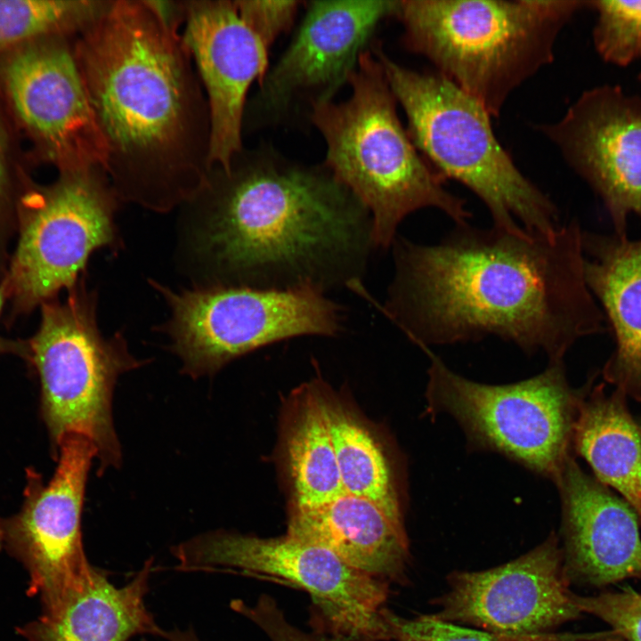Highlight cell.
I'll use <instances>...</instances> for the list:
<instances>
[{
    "mask_svg": "<svg viewBox=\"0 0 641 641\" xmlns=\"http://www.w3.org/2000/svg\"><path fill=\"white\" fill-rule=\"evenodd\" d=\"M95 310L93 293L44 302L41 324L29 345L51 442L56 448L69 434L89 439L100 475L121 462L111 414L117 378L142 361L130 354L121 335L107 338L101 333Z\"/></svg>",
    "mask_w": 641,
    "mask_h": 641,
    "instance_id": "52a82bcc",
    "label": "cell"
},
{
    "mask_svg": "<svg viewBox=\"0 0 641 641\" xmlns=\"http://www.w3.org/2000/svg\"><path fill=\"white\" fill-rule=\"evenodd\" d=\"M2 304H3V296H2V292H1V290H0V311H1V308H2Z\"/></svg>",
    "mask_w": 641,
    "mask_h": 641,
    "instance_id": "d6a6232c",
    "label": "cell"
},
{
    "mask_svg": "<svg viewBox=\"0 0 641 641\" xmlns=\"http://www.w3.org/2000/svg\"><path fill=\"white\" fill-rule=\"evenodd\" d=\"M183 41L205 87L210 118L209 166L230 167L242 150L247 91L268 69V51L235 1H183Z\"/></svg>",
    "mask_w": 641,
    "mask_h": 641,
    "instance_id": "e0dca14e",
    "label": "cell"
},
{
    "mask_svg": "<svg viewBox=\"0 0 641 641\" xmlns=\"http://www.w3.org/2000/svg\"><path fill=\"white\" fill-rule=\"evenodd\" d=\"M231 608L255 623L271 641H335L305 632L294 626L286 618L277 603L266 595L256 603L247 604L242 600H233Z\"/></svg>",
    "mask_w": 641,
    "mask_h": 641,
    "instance_id": "f546056e",
    "label": "cell"
},
{
    "mask_svg": "<svg viewBox=\"0 0 641 641\" xmlns=\"http://www.w3.org/2000/svg\"><path fill=\"white\" fill-rule=\"evenodd\" d=\"M58 463L48 483L28 468L20 510L0 515V550L20 562L29 595L42 609L81 587L94 566L84 551L81 514L87 474L97 450L86 437L69 434L56 447Z\"/></svg>",
    "mask_w": 641,
    "mask_h": 641,
    "instance_id": "8fae6325",
    "label": "cell"
},
{
    "mask_svg": "<svg viewBox=\"0 0 641 641\" xmlns=\"http://www.w3.org/2000/svg\"><path fill=\"white\" fill-rule=\"evenodd\" d=\"M287 534L385 582L406 577L410 551L402 516L369 499L343 492L320 506L293 507Z\"/></svg>",
    "mask_w": 641,
    "mask_h": 641,
    "instance_id": "d6986e66",
    "label": "cell"
},
{
    "mask_svg": "<svg viewBox=\"0 0 641 641\" xmlns=\"http://www.w3.org/2000/svg\"><path fill=\"white\" fill-rule=\"evenodd\" d=\"M152 558L122 587L94 568L79 588L68 592L35 621L18 628L28 641H129L137 635L159 637L145 604Z\"/></svg>",
    "mask_w": 641,
    "mask_h": 641,
    "instance_id": "44dd1931",
    "label": "cell"
},
{
    "mask_svg": "<svg viewBox=\"0 0 641 641\" xmlns=\"http://www.w3.org/2000/svg\"><path fill=\"white\" fill-rule=\"evenodd\" d=\"M596 13L593 41L604 61L628 66L641 59V1L591 0Z\"/></svg>",
    "mask_w": 641,
    "mask_h": 641,
    "instance_id": "484cf974",
    "label": "cell"
},
{
    "mask_svg": "<svg viewBox=\"0 0 641 641\" xmlns=\"http://www.w3.org/2000/svg\"><path fill=\"white\" fill-rule=\"evenodd\" d=\"M202 208L199 248L218 285L311 287L327 293L362 282L373 240L369 212L324 166L269 147L210 168L188 202Z\"/></svg>",
    "mask_w": 641,
    "mask_h": 641,
    "instance_id": "3957f363",
    "label": "cell"
},
{
    "mask_svg": "<svg viewBox=\"0 0 641 641\" xmlns=\"http://www.w3.org/2000/svg\"><path fill=\"white\" fill-rule=\"evenodd\" d=\"M323 402L345 492L402 515L393 468L381 443L342 405L325 398Z\"/></svg>",
    "mask_w": 641,
    "mask_h": 641,
    "instance_id": "cb8c5ba5",
    "label": "cell"
},
{
    "mask_svg": "<svg viewBox=\"0 0 641 641\" xmlns=\"http://www.w3.org/2000/svg\"><path fill=\"white\" fill-rule=\"evenodd\" d=\"M395 0L311 1L291 43L260 82L255 100L266 121L299 101H332L347 83L377 26L394 16Z\"/></svg>",
    "mask_w": 641,
    "mask_h": 641,
    "instance_id": "5bb4252c",
    "label": "cell"
},
{
    "mask_svg": "<svg viewBox=\"0 0 641 641\" xmlns=\"http://www.w3.org/2000/svg\"><path fill=\"white\" fill-rule=\"evenodd\" d=\"M167 641H200L192 629H174L166 634Z\"/></svg>",
    "mask_w": 641,
    "mask_h": 641,
    "instance_id": "4dcf8cb0",
    "label": "cell"
},
{
    "mask_svg": "<svg viewBox=\"0 0 641 641\" xmlns=\"http://www.w3.org/2000/svg\"><path fill=\"white\" fill-rule=\"evenodd\" d=\"M172 552L184 571L234 570L307 592L335 641H388L387 582L330 550L286 534L261 538L225 531L200 534Z\"/></svg>",
    "mask_w": 641,
    "mask_h": 641,
    "instance_id": "30bf717a",
    "label": "cell"
},
{
    "mask_svg": "<svg viewBox=\"0 0 641 641\" xmlns=\"http://www.w3.org/2000/svg\"><path fill=\"white\" fill-rule=\"evenodd\" d=\"M580 0H403L405 48L498 118L512 93L552 62Z\"/></svg>",
    "mask_w": 641,
    "mask_h": 641,
    "instance_id": "5b68a950",
    "label": "cell"
},
{
    "mask_svg": "<svg viewBox=\"0 0 641 641\" xmlns=\"http://www.w3.org/2000/svg\"><path fill=\"white\" fill-rule=\"evenodd\" d=\"M4 80L16 113L64 172L105 170L106 145L65 44L23 46L8 59Z\"/></svg>",
    "mask_w": 641,
    "mask_h": 641,
    "instance_id": "2e32d148",
    "label": "cell"
},
{
    "mask_svg": "<svg viewBox=\"0 0 641 641\" xmlns=\"http://www.w3.org/2000/svg\"><path fill=\"white\" fill-rule=\"evenodd\" d=\"M620 389L604 385L580 396L572 428V449L591 467L596 479L621 493L641 523V426Z\"/></svg>",
    "mask_w": 641,
    "mask_h": 641,
    "instance_id": "7402d4cb",
    "label": "cell"
},
{
    "mask_svg": "<svg viewBox=\"0 0 641 641\" xmlns=\"http://www.w3.org/2000/svg\"><path fill=\"white\" fill-rule=\"evenodd\" d=\"M390 640L394 641H496L493 636L421 614L412 618L386 613Z\"/></svg>",
    "mask_w": 641,
    "mask_h": 641,
    "instance_id": "83f0119b",
    "label": "cell"
},
{
    "mask_svg": "<svg viewBox=\"0 0 641 641\" xmlns=\"http://www.w3.org/2000/svg\"><path fill=\"white\" fill-rule=\"evenodd\" d=\"M103 2L0 0V56L43 36L79 31Z\"/></svg>",
    "mask_w": 641,
    "mask_h": 641,
    "instance_id": "d4e9b609",
    "label": "cell"
},
{
    "mask_svg": "<svg viewBox=\"0 0 641 641\" xmlns=\"http://www.w3.org/2000/svg\"><path fill=\"white\" fill-rule=\"evenodd\" d=\"M585 277L615 347L604 379L641 402V239L583 233Z\"/></svg>",
    "mask_w": 641,
    "mask_h": 641,
    "instance_id": "ffe728a7",
    "label": "cell"
},
{
    "mask_svg": "<svg viewBox=\"0 0 641 641\" xmlns=\"http://www.w3.org/2000/svg\"><path fill=\"white\" fill-rule=\"evenodd\" d=\"M181 21L165 1H104L73 51L120 199L188 203L209 166L210 118Z\"/></svg>",
    "mask_w": 641,
    "mask_h": 641,
    "instance_id": "7a4b0ae2",
    "label": "cell"
},
{
    "mask_svg": "<svg viewBox=\"0 0 641 641\" xmlns=\"http://www.w3.org/2000/svg\"><path fill=\"white\" fill-rule=\"evenodd\" d=\"M563 509V548L571 582L604 588L641 579L639 519L633 508L588 475L571 455L555 482Z\"/></svg>",
    "mask_w": 641,
    "mask_h": 641,
    "instance_id": "ac0fdd59",
    "label": "cell"
},
{
    "mask_svg": "<svg viewBox=\"0 0 641 641\" xmlns=\"http://www.w3.org/2000/svg\"><path fill=\"white\" fill-rule=\"evenodd\" d=\"M555 533L529 552L483 571H454L434 603L436 618L472 627L496 641H558L561 625L582 612Z\"/></svg>",
    "mask_w": 641,
    "mask_h": 641,
    "instance_id": "4fadbf2b",
    "label": "cell"
},
{
    "mask_svg": "<svg viewBox=\"0 0 641 641\" xmlns=\"http://www.w3.org/2000/svg\"><path fill=\"white\" fill-rule=\"evenodd\" d=\"M427 412H444L461 426L469 443L498 451L556 482L572 455L580 395L567 383L564 362L508 385L474 382L450 369L429 348Z\"/></svg>",
    "mask_w": 641,
    "mask_h": 641,
    "instance_id": "ba28073f",
    "label": "cell"
},
{
    "mask_svg": "<svg viewBox=\"0 0 641 641\" xmlns=\"http://www.w3.org/2000/svg\"><path fill=\"white\" fill-rule=\"evenodd\" d=\"M5 174V146L4 137L0 127V192L3 187Z\"/></svg>",
    "mask_w": 641,
    "mask_h": 641,
    "instance_id": "1f68e13d",
    "label": "cell"
},
{
    "mask_svg": "<svg viewBox=\"0 0 641 641\" xmlns=\"http://www.w3.org/2000/svg\"><path fill=\"white\" fill-rule=\"evenodd\" d=\"M153 285L171 309L164 329L171 347L194 377L262 346L301 336L334 337L343 328V307L311 287L215 284L175 292Z\"/></svg>",
    "mask_w": 641,
    "mask_h": 641,
    "instance_id": "9c48e42d",
    "label": "cell"
},
{
    "mask_svg": "<svg viewBox=\"0 0 641 641\" xmlns=\"http://www.w3.org/2000/svg\"><path fill=\"white\" fill-rule=\"evenodd\" d=\"M574 600L583 613L593 614L611 627L607 641H641L640 593L625 588L596 596L575 594Z\"/></svg>",
    "mask_w": 641,
    "mask_h": 641,
    "instance_id": "4316f807",
    "label": "cell"
},
{
    "mask_svg": "<svg viewBox=\"0 0 641 641\" xmlns=\"http://www.w3.org/2000/svg\"><path fill=\"white\" fill-rule=\"evenodd\" d=\"M120 199L101 167L64 172L27 211L8 285L25 305L73 288L91 255L117 241Z\"/></svg>",
    "mask_w": 641,
    "mask_h": 641,
    "instance_id": "7c38bea8",
    "label": "cell"
},
{
    "mask_svg": "<svg viewBox=\"0 0 641 641\" xmlns=\"http://www.w3.org/2000/svg\"><path fill=\"white\" fill-rule=\"evenodd\" d=\"M540 130L601 198L615 235L627 236L629 216L641 218V97L596 86Z\"/></svg>",
    "mask_w": 641,
    "mask_h": 641,
    "instance_id": "9a60e30c",
    "label": "cell"
},
{
    "mask_svg": "<svg viewBox=\"0 0 641 641\" xmlns=\"http://www.w3.org/2000/svg\"><path fill=\"white\" fill-rule=\"evenodd\" d=\"M247 26L268 51L276 39L292 26L300 1H235Z\"/></svg>",
    "mask_w": 641,
    "mask_h": 641,
    "instance_id": "f1b7e54d",
    "label": "cell"
},
{
    "mask_svg": "<svg viewBox=\"0 0 641 641\" xmlns=\"http://www.w3.org/2000/svg\"><path fill=\"white\" fill-rule=\"evenodd\" d=\"M370 50L406 114L415 147L443 179L461 183L483 202L493 226L549 234L561 225L554 202L519 170L476 100L437 71L398 64L377 42Z\"/></svg>",
    "mask_w": 641,
    "mask_h": 641,
    "instance_id": "8992f818",
    "label": "cell"
},
{
    "mask_svg": "<svg viewBox=\"0 0 641 641\" xmlns=\"http://www.w3.org/2000/svg\"><path fill=\"white\" fill-rule=\"evenodd\" d=\"M347 83V100L315 103L310 118L326 143L323 165L369 212L376 247L392 246L399 224L422 208L467 223L466 201L446 189L401 123L396 98L371 50L361 53Z\"/></svg>",
    "mask_w": 641,
    "mask_h": 641,
    "instance_id": "277c9868",
    "label": "cell"
},
{
    "mask_svg": "<svg viewBox=\"0 0 641 641\" xmlns=\"http://www.w3.org/2000/svg\"><path fill=\"white\" fill-rule=\"evenodd\" d=\"M288 471L295 507L322 505L345 492L323 397L304 400L286 440Z\"/></svg>",
    "mask_w": 641,
    "mask_h": 641,
    "instance_id": "603a6c76",
    "label": "cell"
},
{
    "mask_svg": "<svg viewBox=\"0 0 641 641\" xmlns=\"http://www.w3.org/2000/svg\"><path fill=\"white\" fill-rule=\"evenodd\" d=\"M583 233L575 221L549 234L467 222L433 245L397 235L385 304L360 296L421 349L496 336L562 361L578 340L604 330Z\"/></svg>",
    "mask_w": 641,
    "mask_h": 641,
    "instance_id": "6da1fadb",
    "label": "cell"
}]
</instances>
